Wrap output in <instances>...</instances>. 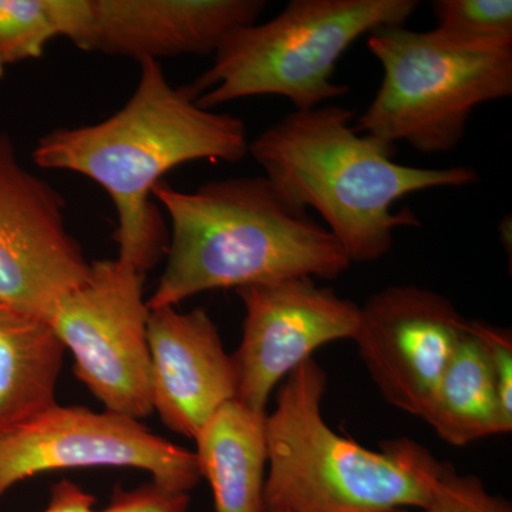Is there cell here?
<instances>
[{"instance_id":"cell-10","label":"cell","mask_w":512,"mask_h":512,"mask_svg":"<svg viewBox=\"0 0 512 512\" xmlns=\"http://www.w3.org/2000/svg\"><path fill=\"white\" fill-rule=\"evenodd\" d=\"M467 323L441 293L394 285L360 306L352 340L383 399L423 419Z\"/></svg>"},{"instance_id":"cell-3","label":"cell","mask_w":512,"mask_h":512,"mask_svg":"<svg viewBox=\"0 0 512 512\" xmlns=\"http://www.w3.org/2000/svg\"><path fill=\"white\" fill-rule=\"evenodd\" d=\"M352 111L340 106L295 110L262 131L248 154L265 177L301 207L325 221L350 262L377 261L393 247L397 228L420 227L416 214L393 212L413 192L466 187L474 168H419L396 163V146L359 136Z\"/></svg>"},{"instance_id":"cell-8","label":"cell","mask_w":512,"mask_h":512,"mask_svg":"<svg viewBox=\"0 0 512 512\" xmlns=\"http://www.w3.org/2000/svg\"><path fill=\"white\" fill-rule=\"evenodd\" d=\"M131 467L190 493L201 480L194 451L151 433L124 414L59 406L0 436V498L13 485L47 471Z\"/></svg>"},{"instance_id":"cell-7","label":"cell","mask_w":512,"mask_h":512,"mask_svg":"<svg viewBox=\"0 0 512 512\" xmlns=\"http://www.w3.org/2000/svg\"><path fill=\"white\" fill-rule=\"evenodd\" d=\"M144 276L120 258L92 262L89 278L47 319L93 396L106 410L136 420L154 412Z\"/></svg>"},{"instance_id":"cell-5","label":"cell","mask_w":512,"mask_h":512,"mask_svg":"<svg viewBox=\"0 0 512 512\" xmlns=\"http://www.w3.org/2000/svg\"><path fill=\"white\" fill-rule=\"evenodd\" d=\"M416 0H292L278 16L231 30L214 62L187 86L195 103L214 110L254 96L285 97L311 110L349 93L332 80L340 57L360 36L404 25Z\"/></svg>"},{"instance_id":"cell-6","label":"cell","mask_w":512,"mask_h":512,"mask_svg":"<svg viewBox=\"0 0 512 512\" xmlns=\"http://www.w3.org/2000/svg\"><path fill=\"white\" fill-rule=\"evenodd\" d=\"M383 80L355 130L423 154L453 150L480 104L512 96V46L458 45L437 33L404 25L367 36Z\"/></svg>"},{"instance_id":"cell-13","label":"cell","mask_w":512,"mask_h":512,"mask_svg":"<svg viewBox=\"0 0 512 512\" xmlns=\"http://www.w3.org/2000/svg\"><path fill=\"white\" fill-rule=\"evenodd\" d=\"M147 338L153 410L168 429L194 440L225 403L237 399L232 356L202 308L150 309Z\"/></svg>"},{"instance_id":"cell-16","label":"cell","mask_w":512,"mask_h":512,"mask_svg":"<svg viewBox=\"0 0 512 512\" xmlns=\"http://www.w3.org/2000/svg\"><path fill=\"white\" fill-rule=\"evenodd\" d=\"M423 420L444 443L456 447L512 430V420L505 416L493 369L468 323Z\"/></svg>"},{"instance_id":"cell-17","label":"cell","mask_w":512,"mask_h":512,"mask_svg":"<svg viewBox=\"0 0 512 512\" xmlns=\"http://www.w3.org/2000/svg\"><path fill=\"white\" fill-rule=\"evenodd\" d=\"M83 0H0V79L13 64L37 59L56 37H72Z\"/></svg>"},{"instance_id":"cell-14","label":"cell","mask_w":512,"mask_h":512,"mask_svg":"<svg viewBox=\"0 0 512 512\" xmlns=\"http://www.w3.org/2000/svg\"><path fill=\"white\" fill-rule=\"evenodd\" d=\"M265 419L266 413L231 400L195 437V458L211 485L215 512H266Z\"/></svg>"},{"instance_id":"cell-23","label":"cell","mask_w":512,"mask_h":512,"mask_svg":"<svg viewBox=\"0 0 512 512\" xmlns=\"http://www.w3.org/2000/svg\"><path fill=\"white\" fill-rule=\"evenodd\" d=\"M274 512H285V511H274Z\"/></svg>"},{"instance_id":"cell-9","label":"cell","mask_w":512,"mask_h":512,"mask_svg":"<svg viewBox=\"0 0 512 512\" xmlns=\"http://www.w3.org/2000/svg\"><path fill=\"white\" fill-rule=\"evenodd\" d=\"M64 208L0 133V306L47 320L89 278L92 262L67 229Z\"/></svg>"},{"instance_id":"cell-19","label":"cell","mask_w":512,"mask_h":512,"mask_svg":"<svg viewBox=\"0 0 512 512\" xmlns=\"http://www.w3.org/2000/svg\"><path fill=\"white\" fill-rule=\"evenodd\" d=\"M416 512H512V505L501 495L490 493L481 478L473 474L460 476L451 466L433 503Z\"/></svg>"},{"instance_id":"cell-4","label":"cell","mask_w":512,"mask_h":512,"mask_svg":"<svg viewBox=\"0 0 512 512\" xmlns=\"http://www.w3.org/2000/svg\"><path fill=\"white\" fill-rule=\"evenodd\" d=\"M328 375L313 357L286 377L266 413V512H394L433 503L453 464L407 437L369 450L326 423Z\"/></svg>"},{"instance_id":"cell-2","label":"cell","mask_w":512,"mask_h":512,"mask_svg":"<svg viewBox=\"0 0 512 512\" xmlns=\"http://www.w3.org/2000/svg\"><path fill=\"white\" fill-rule=\"evenodd\" d=\"M171 221L167 265L148 309L215 289L286 278L336 279L352 265L329 229L268 178L232 177L195 191L153 190Z\"/></svg>"},{"instance_id":"cell-1","label":"cell","mask_w":512,"mask_h":512,"mask_svg":"<svg viewBox=\"0 0 512 512\" xmlns=\"http://www.w3.org/2000/svg\"><path fill=\"white\" fill-rule=\"evenodd\" d=\"M244 120L202 109L187 86L168 82L156 60H141L130 99L109 119L49 131L32 151L37 167L72 171L109 194L116 210L117 258L146 275L163 252L153 190L173 168L197 160L238 163L248 156Z\"/></svg>"},{"instance_id":"cell-11","label":"cell","mask_w":512,"mask_h":512,"mask_svg":"<svg viewBox=\"0 0 512 512\" xmlns=\"http://www.w3.org/2000/svg\"><path fill=\"white\" fill-rule=\"evenodd\" d=\"M245 308L235 355L237 400L266 413L276 384L326 343L353 339L360 306L308 276L237 289Z\"/></svg>"},{"instance_id":"cell-12","label":"cell","mask_w":512,"mask_h":512,"mask_svg":"<svg viewBox=\"0 0 512 512\" xmlns=\"http://www.w3.org/2000/svg\"><path fill=\"white\" fill-rule=\"evenodd\" d=\"M265 0H83L70 42L83 52L156 60L214 55L224 37L251 25Z\"/></svg>"},{"instance_id":"cell-15","label":"cell","mask_w":512,"mask_h":512,"mask_svg":"<svg viewBox=\"0 0 512 512\" xmlns=\"http://www.w3.org/2000/svg\"><path fill=\"white\" fill-rule=\"evenodd\" d=\"M64 352L47 320L0 306V436L57 404Z\"/></svg>"},{"instance_id":"cell-18","label":"cell","mask_w":512,"mask_h":512,"mask_svg":"<svg viewBox=\"0 0 512 512\" xmlns=\"http://www.w3.org/2000/svg\"><path fill=\"white\" fill-rule=\"evenodd\" d=\"M437 33L458 45L512 46L511 0H436Z\"/></svg>"},{"instance_id":"cell-21","label":"cell","mask_w":512,"mask_h":512,"mask_svg":"<svg viewBox=\"0 0 512 512\" xmlns=\"http://www.w3.org/2000/svg\"><path fill=\"white\" fill-rule=\"evenodd\" d=\"M188 505L190 494L151 481L133 490L114 488L109 505L100 512H187Z\"/></svg>"},{"instance_id":"cell-22","label":"cell","mask_w":512,"mask_h":512,"mask_svg":"<svg viewBox=\"0 0 512 512\" xmlns=\"http://www.w3.org/2000/svg\"><path fill=\"white\" fill-rule=\"evenodd\" d=\"M96 498L69 480L60 481L52 488L50 503L43 512H100L94 508Z\"/></svg>"},{"instance_id":"cell-20","label":"cell","mask_w":512,"mask_h":512,"mask_svg":"<svg viewBox=\"0 0 512 512\" xmlns=\"http://www.w3.org/2000/svg\"><path fill=\"white\" fill-rule=\"evenodd\" d=\"M468 329L476 336L488 357L497 380L505 416L512 420V335L511 330L470 320Z\"/></svg>"}]
</instances>
